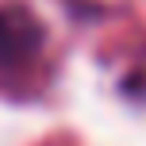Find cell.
Listing matches in <instances>:
<instances>
[{"label":"cell","instance_id":"cell-1","mask_svg":"<svg viewBox=\"0 0 146 146\" xmlns=\"http://www.w3.org/2000/svg\"><path fill=\"white\" fill-rule=\"evenodd\" d=\"M46 46V27L27 4H0V73L27 69Z\"/></svg>","mask_w":146,"mask_h":146}]
</instances>
